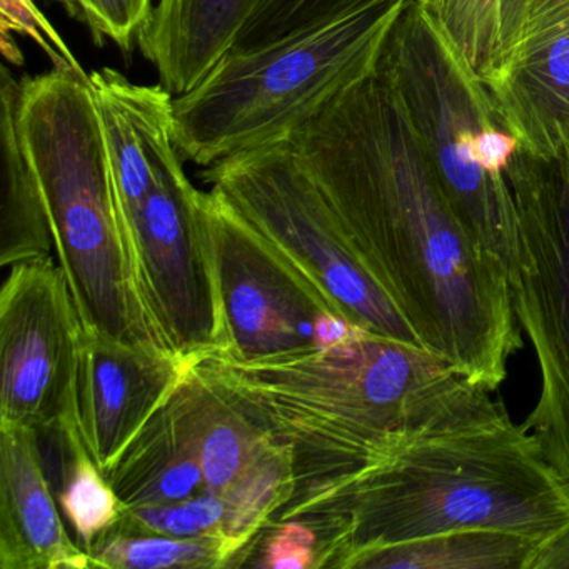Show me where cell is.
<instances>
[{"instance_id":"cell-1","label":"cell","mask_w":569,"mask_h":569,"mask_svg":"<svg viewBox=\"0 0 569 569\" xmlns=\"http://www.w3.org/2000/svg\"><path fill=\"white\" fill-rule=\"evenodd\" d=\"M288 142L421 345L499 389L522 348L508 268L449 201L391 81L376 69Z\"/></svg>"},{"instance_id":"cell-2","label":"cell","mask_w":569,"mask_h":569,"mask_svg":"<svg viewBox=\"0 0 569 569\" xmlns=\"http://www.w3.org/2000/svg\"><path fill=\"white\" fill-rule=\"evenodd\" d=\"M318 532V568L462 529L548 538L569 522V491L505 405L475 421L408 439L391 458L292 498L276 522Z\"/></svg>"},{"instance_id":"cell-3","label":"cell","mask_w":569,"mask_h":569,"mask_svg":"<svg viewBox=\"0 0 569 569\" xmlns=\"http://www.w3.org/2000/svg\"><path fill=\"white\" fill-rule=\"evenodd\" d=\"M266 422L301 451L391 455L412 436L491 415L502 402L422 346L361 331L298 358L241 362Z\"/></svg>"},{"instance_id":"cell-4","label":"cell","mask_w":569,"mask_h":569,"mask_svg":"<svg viewBox=\"0 0 569 569\" xmlns=\"http://www.w3.org/2000/svg\"><path fill=\"white\" fill-rule=\"evenodd\" d=\"M19 122L44 196L59 266L88 328L168 351L136 292L128 236L89 76L54 71L21 82Z\"/></svg>"},{"instance_id":"cell-5","label":"cell","mask_w":569,"mask_h":569,"mask_svg":"<svg viewBox=\"0 0 569 569\" xmlns=\"http://www.w3.org/2000/svg\"><path fill=\"white\" fill-rule=\"evenodd\" d=\"M409 0H358L338 18L246 52H228L174 98L179 154L211 168L291 139L372 74Z\"/></svg>"},{"instance_id":"cell-6","label":"cell","mask_w":569,"mask_h":569,"mask_svg":"<svg viewBox=\"0 0 569 569\" xmlns=\"http://www.w3.org/2000/svg\"><path fill=\"white\" fill-rule=\"evenodd\" d=\"M456 211L491 254L511 266L518 212L508 176L469 159L479 129L501 124L485 81L472 74L409 0L379 61Z\"/></svg>"},{"instance_id":"cell-7","label":"cell","mask_w":569,"mask_h":569,"mask_svg":"<svg viewBox=\"0 0 569 569\" xmlns=\"http://www.w3.org/2000/svg\"><path fill=\"white\" fill-rule=\"evenodd\" d=\"M204 181L342 318L372 335L422 346L362 264L328 199L288 141L206 168Z\"/></svg>"},{"instance_id":"cell-8","label":"cell","mask_w":569,"mask_h":569,"mask_svg":"<svg viewBox=\"0 0 569 569\" xmlns=\"http://www.w3.org/2000/svg\"><path fill=\"white\" fill-rule=\"evenodd\" d=\"M506 176L519 231L508 268L512 308L541 375L522 426L569 491V184L556 162L521 148Z\"/></svg>"},{"instance_id":"cell-9","label":"cell","mask_w":569,"mask_h":569,"mask_svg":"<svg viewBox=\"0 0 569 569\" xmlns=\"http://www.w3.org/2000/svg\"><path fill=\"white\" fill-rule=\"evenodd\" d=\"M136 292L168 351L194 365L229 349L204 192L181 161L122 218Z\"/></svg>"},{"instance_id":"cell-10","label":"cell","mask_w":569,"mask_h":569,"mask_svg":"<svg viewBox=\"0 0 569 569\" xmlns=\"http://www.w3.org/2000/svg\"><path fill=\"white\" fill-rule=\"evenodd\" d=\"M204 206L228 329L224 356L241 362L298 358L365 331L342 318L221 192H204Z\"/></svg>"},{"instance_id":"cell-11","label":"cell","mask_w":569,"mask_h":569,"mask_svg":"<svg viewBox=\"0 0 569 569\" xmlns=\"http://www.w3.org/2000/svg\"><path fill=\"white\" fill-rule=\"evenodd\" d=\"M82 331L61 266L48 258L11 268L0 291V425L82 441Z\"/></svg>"},{"instance_id":"cell-12","label":"cell","mask_w":569,"mask_h":569,"mask_svg":"<svg viewBox=\"0 0 569 569\" xmlns=\"http://www.w3.org/2000/svg\"><path fill=\"white\" fill-rule=\"evenodd\" d=\"M191 368L192 362L172 352L128 345L84 326L78 376L79 429L102 472L181 388Z\"/></svg>"},{"instance_id":"cell-13","label":"cell","mask_w":569,"mask_h":569,"mask_svg":"<svg viewBox=\"0 0 569 569\" xmlns=\"http://www.w3.org/2000/svg\"><path fill=\"white\" fill-rule=\"evenodd\" d=\"M485 84L522 151L558 161L569 146V0H532L511 58Z\"/></svg>"},{"instance_id":"cell-14","label":"cell","mask_w":569,"mask_h":569,"mask_svg":"<svg viewBox=\"0 0 569 569\" xmlns=\"http://www.w3.org/2000/svg\"><path fill=\"white\" fill-rule=\"evenodd\" d=\"M39 438L36 429L0 425V568H91L62 521Z\"/></svg>"},{"instance_id":"cell-15","label":"cell","mask_w":569,"mask_h":569,"mask_svg":"<svg viewBox=\"0 0 569 569\" xmlns=\"http://www.w3.org/2000/svg\"><path fill=\"white\" fill-rule=\"evenodd\" d=\"M98 106L121 218L181 161L174 139V98L164 86L134 84L104 68L89 76Z\"/></svg>"},{"instance_id":"cell-16","label":"cell","mask_w":569,"mask_h":569,"mask_svg":"<svg viewBox=\"0 0 569 569\" xmlns=\"http://www.w3.org/2000/svg\"><path fill=\"white\" fill-rule=\"evenodd\" d=\"M262 0H159L139 36L144 58L174 96L198 86L231 51Z\"/></svg>"},{"instance_id":"cell-17","label":"cell","mask_w":569,"mask_h":569,"mask_svg":"<svg viewBox=\"0 0 569 569\" xmlns=\"http://www.w3.org/2000/svg\"><path fill=\"white\" fill-rule=\"evenodd\" d=\"M0 264L14 268L51 258L54 246L44 196L26 149L19 122L21 82L2 68L0 76Z\"/></svg>"},{"instance_id":"cell-18","label":"cell","mask_w":569,"mask_h":569,"mask_svg":"<svg viewBox=\"0 0 569 569\" xmlns=\"http://www.w3.org/2000/svg\"><path fill=\"white\" fill-rule=\"evenodd\" d=\"M169 401L104 472L126 508L174 505L208 492L199 456Z\"/></svg>"},{"instance_id":"cell-19","label":"cell","mask_w":569,"mask_h":569,"mask_svg":"<svg viewBox=\"0 0 569 569\" xmlns=\"http://www.w3.org/2000/svg\"><path fill=\"white\" fill-rule=\"evenodd\" d=\"M538 542L498 529H462L366 552L349 569H528Z\"/></svg>"},{"instance_id":"cell-20","label":"cell","mask_w":569,"mask_h":569,"mask_svg":"<svg viewBox=\"0 0 569 569\" xmlns=\"http://www.w3.org/2000/svg\"><path fill=\"white\" fill-rule=\"evenodd\" d=\"M91 568H229L248 562L252 548L224 535L172 538L108 531L88 549Z\"/></svg>"},{"instance_id":"cell-21","label":"cell","mask_w":569,"mask_h":569,"mask_svg":"<svg viewBox=\"0 0 569 569\" xmlns=\"http://www.w3.org/2000/svg\"><path fill=\"white\" fill-rule=\"evenodd\" d=\"M456 58L485 81L498 66L502 0H412Z\"/></svg>"},{"instance_id":"cell-22","label":"cell","mask_w":569,"mask_h":569,"mask_svg":"<svg viewBox=\"0 0 569 569\" xmlns=\"http://www.w3.org/2000/svg\"><path fill=\"white\" fill-rule=\"evenodd\" d=\"M58 439L64 451L59 501L79 542L88 551L121 521L126 506L89 455L84 441Z\"/></svg>"},{"instance_id":"cell-23","label":"cell","mask_w":569,"mask_h":569,"mask_svg":"<svg viewBox=\"0 0 569 569\" xmlns=\"http://www.w3.org/2000/svg\"><path fill=\"white\" fill-rule=\"evenodd\" d=\"M111 531L122 532V535L172 536V538L231 536L229 535V506L224 498L211 492L194 496L174 505L132 506L124 509L121 521Z\"/></svg>"},{"instance_id":"cell-24","label":"cell","mask_w":569,"mask_h":569,"mask_svg":"<svg viewBox=\"0 0 569 569\" xmlns=\"http://www.w3.org/2000/svg\"><path fill=\"white\" fill-rule=\"evenodd\" d=\"M358 0H262L229 52H246L325 24Z\"/></svg>"},{"instance_id":"cell-25","label":"cell","mask_w":569,"mask_h":569,"mask_svg":"<svg viewBox=\"0 0 569 569\" xmlns=\"http://www.w3.org/2000/svg\"><path fill=\"white\" fill-rule=\"evenodd\" d=\"M69 14L84 22L98 41L108 39L131 49L152 14V0H59Z\"/></svg>"},{"instance_id":"cell-26","label":"cell","mask_w":569,"mask_h":569,"mask_svg":"<svg viewBox=\"0 0 569 569\" xmlns=\"http://www.w3.org/2000/svg\"><path fill=\"white\" fill-rule=\"evenodd\" d=\"M258 548L259 568L316 569L318 568L319 538L315 529L298 519L276 522L261 538ZM256 548V549H258Z\"/></svg>"},{"instance_id":"cell-27","label":"cell","mask_w":569,"mask_h":569,"mask_svg":"<svg viewBox=\"0 0 569 569\" xmlns=\"http://www.w3.org/2000/svg\"><path fill=\"white\" fill-rule=\"evenodd\" d=\"M2 12H4V21H11L14 28L31 36L38 44L44 48V51L54 61L56 69L88 76L82 71L71 51L62 44V39L56 34V31H52L51 26L32 4V0H2Z\"/></svg>"},{"instance_id":"cell-28","label":"cell","mask_w":569,"mask_h":569,"mask_svg":"<svg viewBox=\"0 0 569 569\" xmlns=\"http://www.w3.org/2000/svg\"><path fill=\"white\" fill-rule=\"evenodd\" d=\"M519 141L502 124L479 129L469 141V159L491 176H505L518 154Z\"/></svg>"},{"instance_id":"cell-29","label":"cell","mask_w":569,"mask_h":569,"mask_svg":"<svg viewBox=\"0 0 569 569\" xmlns=\"http://www.w3.org/2000/svg\"><path fill=\"white\" fill-rule=\"evenodd\" d=\"M528 569H569V522L538 542Z\"/></svg>"},{"instance_id":"cell-30","label":"cell","mask_w":569,"mask_h":569,"mask_svg":"<svg viewBox=\"0 0 569 569\" xmlns=\"http://www.w3.org/2000/svg\"><path fill=\"white\" fill-rule=\"evenodd\" d=\"M556 166H558L559 172H561L562 178L569 184V146L562 152L561 158L556 161Z\"/></svg>"}]
</instances>
